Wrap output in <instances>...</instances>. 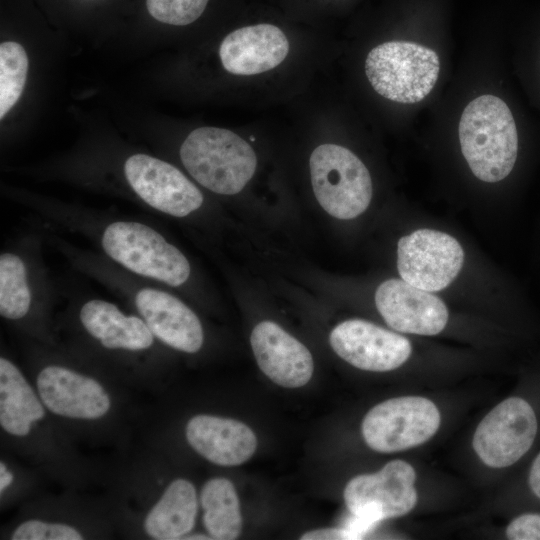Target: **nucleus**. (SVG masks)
Here are the masks:
<instances>
[{"instance_id":"obj_1","label":"nucleus","mask_w":540,"mask_h":540,"mask_svg":"<svg viewBox=\"0 0 540 540\" xmlns=\"http://www.w3.org/2000/svg\"><path fill=\"white\" fill-rule=\"evenodd\" d=\"M459 141L472 173L494 183L506 178L517 158L518 135L507 104L494 95L472 100L460 118Z\"/></svg>"},{"instance_id":"obj_2","label":"nucleus","mask_w":540,"mask_h":540,"mask_svg":"<svg viewBox=\"0 0 540 540\" xmlns=\"http://www.w3.org/2000/svg\"><path fill=\"white\" fill-rule=\"evenodd\" d=\"M99 238L106 256L136 276L171 287L183 285L190 276L186 256L147 224L116 220L103 228Z\"/></svg>"},{"instance_id":"obj_3","label":"nucleus","mask_w":540,"mask_h":540,"mask_svg":"<svg viewBox=\"0 0 540 540\" xmlns=\"http://www.w3.org/2000/svg\"><path fill=\"white\" fill-rule=\"evenodd\" d=\"M180 158L194 180L221 195L239 193L257 164L253 148L243 138L216 127L192 131L180 147Z\"/></svg>"},{"instance_id":"obj_4","label":"nucleus","mask_w":540,"mask_h":540,"mask_svg":"<svg viewBox=\"0 0 540 540\" xmlns=\"http://www.w3.org/2000/svg\"><path fill=\"white\" fill-rule=\"evenodd\" d=\"M366 76L382 97L412 104L433 89L440 72L436 52L408 41H390L374 47L365 61Z\"/></svg>"},{"instance_id":"obj_5","label":"nucleus","mask_w":540,"mask_h":540,"mask_svg":"<svg viewBox=\"0 0 540 540\" xmlns=\"http://www.w3.org/2000/svg\"><path fill=\"white\" fill-rule=\"evenodd\" d=\"M315 197L331 216L348 220L362 214L372 198V180L363 162L349 149L322 144L310 156Z\"/></svg>"},{"instance_id":"obj_6","label":"nucleus","mask_w":540,"mask_h":540,"mask_svg":"<svg viewBox=\"0 0 540 540\" xmlns=\"http://www.w3.org/2000/svg\"><path fill=\"white\" fill-rule=\"evenodd\" d=\"M415 480L414 468L399 459L376 473L352 478L343 496L355 529L366 534L382 520L409 513L417 502Z\"/></svg>"},{"instance_id":"obj_7","label":"nucleus","mask_w":540,"mask_h":540,"mask_svg":"<svg viewBox=\"0 0 540 540\" xmlns=\"http://www.w3.org/2000/svg\"><path fill=\"white\" fill-rule=\"evenodd\" d=\"M440 413L429 399L404 396L383 401L362 421L366 444L381 453L409 449L429 440L440 426Z\"/></svg>"},{"instance_id":"obj_8","label":"nucleus","mask_w":540,"mask_h":540,"mask_svg":"<svg viewBox=\"0 0 540 540\" xmlns=\"http://www.w3.org/2000/svg\"><path fill=\"white\" fill-rule=\"evenodd\" d=\"M463 263L460 243L445 232L419 229L398 241V272L404 281L422 290L446 288L458 276Z\"/></svg>"},{"instance_id":"obj_9","label":"nucleus","mask_w":540,"mask_h":540,"mask_svg":"<svg viewBox=\"0 0 540 540\" xmlns=\"http://www.w3.org/2000/svg\"><path fill=\"white\" fill-rule=\"evenodd\" d=\"M537 419L531 405L510 397L495 406L477 426L472 445L480 460L492 468L516 463L532 446Z\"/></svg>"},{"instance_id":"obj_10","label":"nucleus","mask_w":540,"mask_h":540,"mask_svg":"<svg viewBox=\"0 0 540 540\" xmlns=\"http://www.w3.org/2000/svg\"><path fill=\"white\" fill-rule=\"evenodd\" d=\"M125 178L134 193L149 207L183 218L197 211L204 197L178 168L146 154H134L124 163Z\"/></svg>"},{"instance_id":"obj_11","label":"nucleus","mask_w":540,"mask_h":540,"mask_svg":"<svg viewBox=\"0 0 540 540\" xmlns=\"http://www.w3.org/2000/svg\"><path fill=\"white\" fill-rule=\"evenodd\" d=\"M334 352L352 366L384 372L404 364L411 355L407 338L361 319L346 320L330 333Z\"/></svg>"},{"instance_id":"obj_12","label":"nucleus","mask_w":540,"mask_h":540,"mask_svg":"<svg viewBox=\"0 0 540 540\" xmlns=\"http://www.w3.org/2000/svg\"><path fill=\"white\" fill-rule=\"evenodd\" d=\"M36 388L45 408L61 417L96 420L111 407L110 396L100 382L61 365L42 368Z\"/></svg>"},{"instance_id":"obj_13","label":"nucleus","mask_w":540,"mask_h":540,"mask_svg":"<svg viewBox=\"0 0 540 540\" xmlns=\"http://www.w3.org/2000/svg\"><path fill=\"white\" fill-rule=\"evenodd\" d=\"M133 304L156 339L185 353L200 350L204 341L202 324L183 301L153 286L133 290Z\"/></svg>"},{"instance_id":"obj_14","label":"nucleus","mask_w":540,"mask_h":540,"mask_svg":"<svg viewBox=\"0 0 540 540\" xmlns=\"http://www.w3.org/2000/svg\"><path fill=\"white\" fill-rule=\"evenodd\" d=\"M376 307L393 329L409 334L436 335L448 322L444 302L403 279H388L375 293Z\"/></svg>"},{"instance_id":"obj_15","label":"nucleus","mask_w":540,"mask_h":540,"mask_svg":"<svg viewBox=\"0 0 540 540\" xmlns=\"http://www.w3.org/2000/svg\"><path fill=\"white\" fill-rule=\"evenodd\" d=\"M250 342L259 368L275 384L298 388L311 379L314 363L310 351L278 324L260 322Z\"/></svg>"},{"instance_id":"obj_16","label":"nucleus","mask_w":540,"mask_h":540,"mask_svg":"<svg viewBox=\"0 0 540 540\" xmlns=\"http://www.w3.org/2000/svg\"><path fill=\"white\" fill-rule=\"evenodd\" d=\"M289 52V42L278 27L257 24L228 34L219 48L223 67L235 75H255L282 63Z\"/></svg>"},{"instance_id":"obj_17","label":"nucleus","mask_w":540,"mask_h":540,"mask_svg":"<svg viewBox=\"0 0 540 540\" xmlns=\"http://www.w3.org/2000/svg\"><path fill=\"white\" fill-rule=\"evenodd\" d=\"M185 435L199 455L220 466L240 465L251 458L257 448L256 435L245 423L215 415L192 417Z\"/></svg>"},{"instance_id":"obj_18","label":"nucleus","mask_w":540,"mask_h":540,"mask_svg":"<svg viewBox=\"0 0 540 540\" xmlns=\"http://www.w3.org/2000/svg\"><path fill=\"white\" fill-rule=\"evenodd\" d=\"M79 321L93 339L109 350L141 352L154 344L155 336L140 316L126 314L104 299L85 301L79 309Z\"/></svg>"},{"instance_id":"obj_19","label":"nucleus","mask_w":540,"mask_h":540,"mask_svg":"<svg viewBox=\"0 0 540 540\" xmlns=\"http://www.w3.org/2000/svg\"><path fill=\"white\" fill-rule=\"evenodd\" d=\"M44 404L19 368L0 358V425L8 434L24 437L45 415Z\"/></svg>"},{"instance_id":"obj_20","label":"nucleus","mask_w":540,"mask_h":540,"mask_svg":"<svg viewBox=\"0 0 540 540\" xmlns=\"http://www.w3.org/2000/svg\"><path fill=\"white\" fill-rule=\"evenodd\" d=\"M197 510L194 485L183 478L175 479L149 510L144 529L153 539H183L195 525Z\"/></svg>"},{"instance_id":"obj_21","label":"nucleus","mask_w":540,"mask_h":540,"mask_svg":"<svg viewBox=\"0 0 540 540\" xmlns=\"http://www.w3.org/2000/svg\"><path fill=\"white\" fill-rule=\"evenodd\" d=\"M203 524L212 539L234 540L242 531L240 502L233 483L223 477L209 479L202 487Z\"/></svg>"},{"instance_id":"obj_22","label":"nucleus","mask_w":540,"mask_h":540,"mask_svg":"<svg viewBox=\"0 0 540 540\" xmlns=\"http://www.w3.org/2000/svg\"><path fill=\"white\" fill-rule=\"evenodd\" d=\"M36 286L25 257L15 251L0 255V315L7 320L25 318L34 303Z\"/></svg>"},{"instance_id":"obj_23","label":"nucleus","mask_w":540,"mask_h":540,"mask_svg":"<svg viewBox=\"0 0 540 540\" xmlns=\"http://www.w3.org/2000/svg\"><path fill=\"white\" fill-rule=\"evenodd\" d=\"M28 57L22 45L4 42L0 45V118L15 105L25 86Z\"/></svg>"},{"instance_id":"obj_24","label":"nucleus","mask_w":540,"mask_h":540,"mask_svg":"<svg viewBox=\"0 0 540 540\" xmlns=\"http://www.w3.org/2000/svg\"><path fill=\"white\" fill-rule=\"evenodd\" d=\"M208 0H146L150 15L156 20L176 26L188 25L197 20Z\"/></svg>"},{"instance_id":"obj_25","label":"nucleus","mask_w":540,"mask_h":540,"mask_svg":"<svg viewBox=\"0 0 540 540\" xmlns=\"http://www.w3.org/2000/svg\"><path fill=\"white\" fill-rule=\"evenodd\" d=\"M10 538L12 540H81L83 535L68 524L32 519L18 525Z\"/></svg>"},{"instance_id":"obj_26","label":"nucleus","mask_w":540,"mask_h":540,"mask_svg":"<svg viewBox=\"0 0 540 540\" xmlns=\"http://www.w3.org/2000/svg\"><path fill=\"white\" fill-rule=\"evenodd\" d=\"M511 540H540V514L527 513L513 519L506 528Z\"/></svg>"},{"instance_id":"obj_27","label":"nucleus","mask_w":540,"mask_h":540,"mask_svg":"<svg viewBox=\"0 0 540 540\" xmlns=\"http://www.w3.org/2000/svg\"><path fill=\"white\" fill-rule=\"evenodd\" d=\"M302 540H353L355 537L346 528H323L304 533Z\"/></svg>"},{"instance_id":"obj_28","label":"nucleus","mask_w":540,"mask_h":540,"mask_svg":"<svg viewBox=\"0 0 540 540\" xmlns=\"http://www.w3.org/2000/svg\"><path fill=\"white\" fill-rule=\"evenodd\" d=\"M528 482L534 495L540 499V453L536 456L532 463Z\"/></svg>"},{"instance_id":"obj_29","label":"nucleus","mask_w":540,"mask_h":540,"mask_svg":"<svg viewBox=\"0 0 540 540\" xmlns=\"http://www.w3.org/2000/svg\"><path fill=\"white\" fill-rule=\"evenodd\" d=\"M13 474L12 472L7 468L4 462L0 463V492L3 494V492L12 484L13 482Z\"/></svg>"},{"instance_id":"obj_30","label":"nucleus","mask_w":540,"mask_h":540,"mask_svg":"<svg viewBox=\"0 0 540 540\" xmlns=\"http://www.w3.org/2000/svg\"><path fill=\"white\" fill-rule=\"evenodd\" d=\"M183 539H212L210 536L208 537L207 535H204V534H194V535H186L183 537Z\"/></svg>"}]
</instances>
